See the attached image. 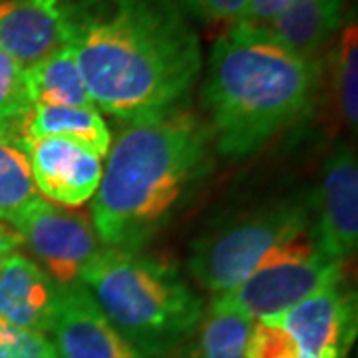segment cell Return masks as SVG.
Listing matches in <instances>:
<instances>
[{
    "label": "cell",
    "instance_id": "1",
    "mask_svg": "<svg viewBox=\"0 0 358 358\" xmlns=\"http://www.w3.org/2000/svg\"><path fill=\"white\" fill-rule=\"evenodd\" d=\"M68 26L100 114L128 126L189 108L203 48L178 0H70Z\"/></svg>",
    "mask_w": 358,
    "mask_h": 358
},
{
    "label": "cell",
    "instance_id": "2",
    "mask_svg": "<svg viewBox=\"0 0 358 358\" xmlns=\"http://www.w3.org/2000/svg\"><path fill=\"white\" fill-rule=\"evenodd\" d=\"M213 140L189 108L128 124L112 141L90 219L108 249H143L207 178Z\"/></svg>",
    "mask_w": 358,
    "mask_h": 358
},
{
    "label": "cell",
    "instance_id": "3",
    "mask_svg": "<svg viewBox=\"0 0 358 358\" xmlns=\"http://www.w3.org/2000/svg\"><path fill=\"white\" fill-rule=\"evenodd\" d=\"M201 103L215 154L241 159L307 117L322 88V58H308L261 26L235 22L203 62Z\"/></svg>",
    "mask_w": 358,
    "mask_h": 358
},
{
    "label": "cell",
    "instance_id": "4",
    "mask_svg": "<svg viewBox=\"0 0 358 358\" xmlns=\"http://www.w3.org/2000/svg\"><path fill=\"white\" fill-rule=\"evenodd\" d=\"M80 282L143 358L179 352L205 315L203 299L178 265L143 249L103 247Z\"/></svg>",
    "mask_w": 358,
    "mask_h": 358
},
{
    "label": "cell",
    "instance_id": "5",
    "mask_svg": "<svg viewBox=\"0 0 358 358\" xmlns=\"http://www.w3.org/2000/svg\"><path fill=\"white\" fill-rule=\"evenodd\" d=\"M310 233V195H294L247 211L197 237L189 277L213 299L233 293L281 247Z\"/></svg>",
    "mask_w": 358,
    "mask_h": 358
},
{
    "label": "cell",
    "instance_id": "6",
    "mask_svg": "<svg viewBox=\"0 0 358 358\" xmlns=\"http://www.w3.org/2000/svg\"><path fill=\"white\" fill-rule=\"evenodd\" d=\"M345 265L320 251L307 233L281 247L233 293L211 299V303L239 310L253 322L271 319L345 281Z\"/></svg>",
    "mask_w": 358,
    "mask_h": 358
},
{
    "label": "cell",
    "instance_id": "7",
    "mask_svg": "<svg viewBox=\"0 0 358 358\" xmlns=\"http://www.w3.org/2000/svg\"><path fill=\"white\" fill-rule=\"evenodd\" d=\"M13 229L32 259L60 287L78 285L103 251L90 213L54 205L42 197L16 219Z\"/></svg>",
    "mask_w": 358,
    "mask_h": 358
},
{
    "label": "cell",
    "instance_id": "8",
    "mask_svg": "<svg viewBox=\"0 0 358 358\" xmlns=\"http://www.w3.org/2000/svg\"><path fill=\"white\" fill-rule=\"evenodd\" d=\"M310 235L320 251L346 263L358 245V164L348 143L336 145L320 167L310 195Z\"/></svg>",
    "mask_w": 358,
    "mask_h": 358
},
{
    "label": "cell",
    "instance_id": "9",
    "mask_svg": "<svg viewBox=\"0 0 358 358\" xmlns=\"http://www.w3.org/2000/svg\"><path fill=\"white\" fill-rule=\"evenodd\" d=\"M271 319L281 324L303 357L346 358L357 338V293L341 281Z\"/></svg>",
    "mask_w": 358,
    "mask_h": 358
},
{
    "label": "cell",
    "instance_id": "10",
    "mask_svg": "<svg viewBox=\"0 0 358 358\" xmlns=\"http://www.w3.org/2000/svg\"><path fill=\"white\" fill-rule=\"evenodd\" d=\"M18 148L24 152L42 199L80 209L94 197L103 171L100 155L60 138H24Z\"/></svg>",
    "mask_w": 358,
    "mask_h": 358
},
{
    "label": "cell",
    "instance_id": "11",
    "mask_svg": "<svg viewBox=\"0 0 358 358\" xmlns=\"http://www.w3.org/2000/svg\"><path fill=\"white\" fill-rule=\"evenodd\" d=\"M50 334L56 358H143L117 333L82 282L60 287Z\"/></svg>",
    "mask_w": 358,
    "mask_h": 358
},
{
    "label": "cell",
    "instance_id": "12",
    "mask_svg": "<svg viewBox=\"0 0 358 358\" xmlns=\"http://www.w3.org/2000/svg\"><path fill=\"white\" fill-rule=\"evenodd\" d=\"M70 0H2L0 52L22 68L68 44Z\"/></svg>",
    "mask_w": 358,
    "mask_h": 358
},
{
    "label": "cell",
    "instance_id": "13",
    "mask_svg": "<svg viewBox=\"0 0 358 358\" xmlns=\"http://www.w3.org/2000/svg\"><path fill=\"white\" fill-rule=\"evenodd\" d=\"M60 285L30 257L14 251L0 271V319L18 329L48 334L56 319Z\"/></svg>",
    "mask_w": 358,
    "mask_h": 358
},
{
    "label": "cell",
    "instance_id": "14",
    "mask_svg": "<svg viewBox=\"0 0 358 358\" xmlns=\"http://www.w3.org/2000/svg\"><path fill=\"white\" fill-rule=\"evenodd\" d=\"M348 0H291L268 24L275 40L308 58H322L346 18Z\"/></svg>",
    "mask_w": 358,
    "mask_h": 358
},
{
    "label": "cell",
    "instance_id": "15",
    "mask_svg": "<svg viewBox=\"0 0 358 358\" xmlns=\"http://www.w3.org/2000/svg\"><path fill=\"white\" fill-rule=\"evenodd\" d=\"M26 138H60L88 148L100 157L108 155L112 134L96 108H64L36 103L26 124Z\"/></svg>",
    "mask_w": 358,
    "mask_h": 358
},
{
    "label": "cell",
    "instance_id": "16",
    "mask_svg": "<svg viewBox=\"0 0 358 358\" xmlns=\"http://www.w3.org/2000/svg\"><path fill=\"white\" fill-rule=\"evenodd\" d=\"M26 80L34 106L96 108L70 44L26 68Z\"/></svg>",
    "mask_w": 358,
    "mask_h": 358
},
{
    "label": "cell",
    "instance_id": "17",
    "mask_svg": "<svg viewBox=\"0 0 358 358\" xmlns=\"http://www.w3.org/2000/svg\"><path fill=\"white\" fill-rule=\"evenodd\" d=\"M322 76H329L341 120L355 131L358 124V24L355 10L346 14L341 30L322 54Z\"/></svg>",
    "mask_w": 358,
    "mask_h": 358
},
{
    "label": "cell",
    "instance_id": "18",
    "mask_svg": "<svg viewBox=\"0 0 358 358\" xmlns=\"http://www.w3.org/2000/svg\"><path fill=\"white\" fill-rule=\"evenodd\" d=\"M253 320L239 310L211 303L181 358H249L247 345Z\"/></svg>",
    "mask_w": 358,
    "mask_h": 358
},
{
    "label": "cell",
    "instance_id": "19",
    "mask_svg": "<svg viewBox=\"0 0 358 358\" xmlns=\"http://www.w3.org/2000/svg\"><path fill=\"white\" fill-rule=\"evenodd\" d=\"M34 110L26 70L0 52V141L18 145Z\"/></svg>",
    "mask_w": 358,
    "mask_h": 358
},
{
    "label": "cell",
    "instance_id": "20",
    "mask_svg": "<svg viewBox=\"0 0 358 358\" xmlns=\"http://www.w3.org/2000/svg\"><path fill=\"white\" fill-rule=\"evenodd\" d=\"M38 197L24 152L0 141V223L13 227Z\"/></svg>",
    "mask_w": 358,
    "mask_h": 358
},
{
    "label": "cell",
    "instance_id": "21",
    "mask_svg": "<svg viewBox=\"0 0 358 358\" xmlns=\"http://www.w3.org/2000/svg\"><path fill=\"white\" fill-rule=\"evenodd\" d=\"M0 358H56V352L46 334L18 329L0 319Z\"/></svg>",
    "mask_w": 358,
    "mask_h": 358
},
{
    "label": "cell",
    "instance_id": "22",
    "mask_svg": "<svg viewBox=\"0 0 358 358\" xmlns=\"http://www.w3.org/2000/svg\"><path fill=\"white\" fill-rule=\"evenodd\" d=\"M181 8L203 24H235L243 18L247 0H178Z\"/></svg>",
    "mask_w": 358,
    "mask_h": 358
},
{
    "label": "cell",
    "instance_id": "23",
    "mask_svg": "<svg viewBox=\"0 0 358 358\" xmlns=\"http://www.w3.org/2000/svg\"><path fill=\"white\" fill-rule=\"evenodd\" d=\"M291 0H247L243 18L239 22L253 26L268 24Z\"/></svg>",
    "mask_w": 358,
    "mask_h": 358
},
{
    "label": "cell",
    "instance_id": "24",
    "mask_svg": "<svg viewBox=\"0 0 358 358\" xmlns=\"http://www.w3.org/2000/svg\"><path fill=\"white\" fill-rule=\"evenodd\" d=\"M20 243H22V241H20L18 233H16L13 227H8V225H2V223H0V271H2V267H4L6 259L13 255Z\"/></svg>",
    "mask_w": 358,
    "mask_h": 358
},
{
    "label": "cell",
    "instance_id": "25",
    "mask_svg": "<svg viewBox=\"0 0 358 358\" xmlns=\"http://www.w3.org/2000/svg\"><path fill=\"white\" fill-rule=\"evenodd\" d=\"M0 2H2V0H0Z\"/></svg>",
    "mask_w": 358,
    "mask_h": 358
}]
</instances>
